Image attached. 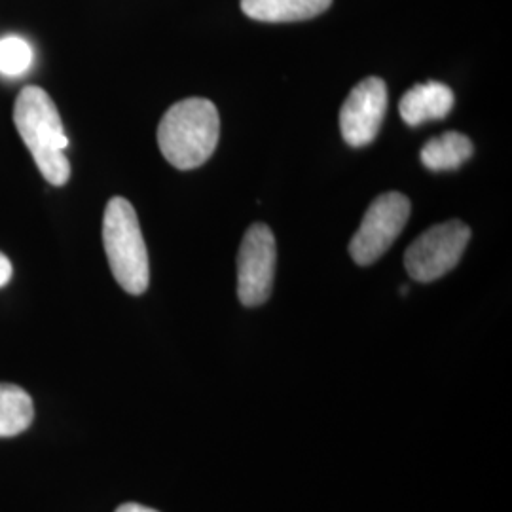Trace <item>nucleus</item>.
Returning <instances> with one entry per match:
<instances>
[{
	"instance_id": "obj_1",
	"label": "nucleus",
	"mask_w": 512,
	"mask_h": 512,
	"mask_svg": "<svg viewBox=\"0 0 512 512\" xmlns=\"http://www.w3.org/2000/svg\"><path fill=\"white\" fill-rule=\"evenodd\" d=\"M14 124L42 177L52 186L67 184L71 177V164L65 156L69 139L52 97L38 86L23 88L16 99Z\"/></svg>"
},
{
	"instance_id": "obj_14",
	"label": "nucleus",
	"mask_w": 512,
	"mask_h": 512,
	"mask_svg": "<svg viewBox=\"0 0 512 512\" xmlns=\"http://www.w3.org/2000/svg\"><path fill=\"white\" fill-rule=\"evenodd\" d=\"M116 512H158L154 511V509H150V507H145V505H141V503H126V505H122V507H118Z\"/></svg>"
},
{
	"instance_id": "obj_3",
	"label": "nucleus",
	"mask_w": 512,
	"mask_h": 512,
	"mask_svg": "<svg viewBox=\"0 0 512 512\" xmlns=\"http://www.w3.org/2000/svg\"><path fill=\"white\" fill-rule=\"evenodd\" d=\"M103 243L110 270L126 293L139 296L148 289L147 243L137 213L126 198H112L103 217Z\"/></svg>"
},
{
	"instance_id": "obj_5",
	"label": "nucleus",
	"mask_w": 512,
	"mask_h": 512,
	"mask_svg": "<svg viewBox=\"0 0 512 512\" xmlns=\"http://www.w3.org/2000/svg\"><path fill=\"white\" fill-rule=\"evenodd\" d=\"M410 217V202L399 192H387L376 198L363 217V222L349 243V255L359 264L368 266L399 238Z\"/></svg>"
},
{
	"instance_id": "obj_8",
	"label": "nucleus",
	"mask_w": 512,
	"mask_h": 512,
	"mask_svg": "<svg viewBox=\"0 0 512 512\" xmlns=\"http://www.w3.org/2000/svg\"><path fill=\"white\" fill-rule=\"evenodd\" d=\"M452 107H454L452 90L440 82H427V84H418L404 93L399 109L404 122L416 128L429 120L446 118Z\"/></svg>"
},
{
	"instance_id": "obj_9",
	"label": "nucleus",
	"mask_w": 512,
	"mask_h": 512,
	"mask_svg": "<svg viewBox=\"0 0 512 512\" xmlns=\"http://www.w3.org/2000/svg\"><path fill=\"white\" fill-rule=\"evenodd\" d=\"M330 2L332 0H241V10L256 21L285 23L315 18L329 10Z\"/></svg>"
},
{
	"instance_id": "obj_4",
	"label": "nucleus",
	"mask_w": 512,
	"mask_h": 512,
	"mask_svg": "<svg viewBox=\"0 0 512 512\" xmlns=\"http://www.w3.org/2000/svg\"><path fill=\"white\" fill-rule=\"evenodd\" d=\"M469 239L471 228L461 220L433 226L406 249V272L418 283L437 281L456 268Z\"/></svg>"
},
{
	"instance_id": "obj_2",
	"label": "nucleus",
	"mask_w": 512,
	"mask_h": 512,
	"mask_svg": "<svg viewBox=\"0 0 512 512\" xmlns=\"http://www.w3.org/2000/svg\"><path fill=\"white\" fill-rule=\"evenodd\" d=\"M219 110L202 97H190L167 110L158 128V145L165 160L177 169L205 164L219 143Z\"/></svg>"
},
{
	"instance_id": "obj_11",
	"label": "nucleus",
	"mask_w": 512,
	"mask_h": 512,
	"mask_svg": "<svg viewBox=\"0 0 512 512\" xmlns=\"http://www.w3.org/2000/svg\"><path fill=\"white\" fill-rule=\"evenodd\" d=\"M35 418L33 399L18 385L0 384V437H16Z\"/></svg>"
},
{
	"instance_id": "obj_13",
	"label": "nucleus",
	"mask_w": 512,
	"mask_h": 512,
	"mask_svg": "<svg viewBox=\"0 0 512 512\" xmlns=\"http://www.w3.org/2000/svg\"><path fill=\"white\" fill-rule=\"evenodd\" d=\"M12 274H14V268H12L10 258L0 253V287L8 285V281L12 279Z\"/></svg>"
},
{
	"instance_id": "obj_7",
	"label": "nucleus",
	"mask_w": 512,
	"mask_h": 512,
	"mask_svg": "<svg viewBox=\"0 0 512 512\" xmlns=\"http://www.w3.org/2000/svg\"><path fill=\"white\" fill-rule=\"evenodd\" d=\"M387 88L380 78H366L357 84L340 112L342 137L349 147L370 145L384 122Z\"/></svg>"
},
{
	"instance_id": "obj_12",
	"label": "nucleus",
	"mask_w": 512,
	"mask_h": 512,
	"mask_svg": "<svg viewBox=\"0 0 512 512\" xmlns=\"http://www.w3.org/2000/svg\"><path fill=\"white\" fill-rule=\"evenodd\" d=\"M33 65V48L21 37L0 38V73L4 76H21Z\"/></svg>"
},
{
	"instance_id": "obj_6",
	"label": "nucleus",
	"mask_w": 512,
	"mask_h": 512,
	"mask_svg": "<svg viewBox=\"0 0 512 512\" xmlns=\"http://www.w3.org/2000/svg\"><path fill=\"white\" fill-rule=\"evenodd\" d=\"M275 239L266 224H255L247 230L238 255V296L243 306L255 308L264 304L274 287Z\"/></svg>"
},
{
	"instance_id": "obj_10",
	"label": "nucleus",
	"mask_w": 512,
	"mask_h": 512,
	"mask_svg": "<svg viewBox=\"0 0 512 512\" xmlns=\"http://www.w3.org/2000/svg\"><path fill=\"white\" fill-rule=\"evenodd\" d=\"M473 143L458 131H448L421 148V162L431 171L458 169L473 156Z\"/></svg>"
}]
</instances>
